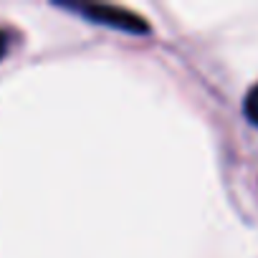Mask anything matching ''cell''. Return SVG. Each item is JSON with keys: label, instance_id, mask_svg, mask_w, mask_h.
<instances>
[{"label": "cell", "instance_id": "1", "mask_svg": "<svg viewBox=\"0 0 258 258\" xmlns=\"http://www.w3.org/2000/svg\"><path fill=\"white\" fill-rule=\"evenodd\" d=\"M63 11H71V13H79L84 16L86 21L91 23H99V26H106L111 31H121V33H129V36H145L150 33V23L145 16L129 11L124 6H114V3H58Z\"/></svg>", "mask_w": 258, "mask_h": 258}, {"label": "cell", "instance_id": "2", "mask_svg": "<svg viewBox=\"0 0 258 258\" xmlns=\"http://www.w3.org/2000/svg\"><path fill=\"white\" fill-rule=\"evenodd\" d=\"M243 114H245V119H248L253 126H258V84H253V86L248 89L245 101H243Z\"/></svg>", "mask_w": 258, "mask_h": 258}, {"label": "cell", "instance_id": "3", "mask_svg": "<svg viewBox=\"0 0 258 258\" xmlns=\"http://www.w3.org/2000/svg\"><path fill=\"white\" fill-rule=\"evenodd\" d=\"M6 48H8V31H3V28H0V58H3Z\"/></svg>", "mask_w": 258, "mask_h": 258}]
</instances>
